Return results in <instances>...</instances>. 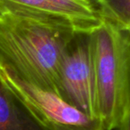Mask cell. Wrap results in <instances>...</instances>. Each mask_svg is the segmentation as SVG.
Instances as JSON below:
<instances>
[{"mask_svg": "<svg viewBox=\"0 0 130 130\" xmlns=\"http://www.w3.org/2000/svg\"><path fill=\"white\" fill-rule=\"evenodd\" d=\"M79 31L67 21L44 13H0V67L23 81L59 95L61 56Z\"/></svg>", "mask_w": 130, "mask_h": 130, "instance_id": "cell-1", "label": "cell"}, {"mask_svg": "<svg viewBox=\"0 0 130 130\" xmlns=\"http://www.w3.org/2000/svg\"><path fill=\"white\" fill-rule=\"evenodd\" d=\"M93 36L99 119L118 130L130 104V34L103 20Z\"/></svg>", "mask_w": 130, "mask_h": 130, "instance_id": "cell-2", "label": "cell"}, {"mask_svg": "<svg viewBox=\"0 0 130 130\" xmlns=\"http://www.w3.org/2000/svg\"><path fill=\"white\" fill-rule=\"evenodd\" d=\"M93 32H77L66 46L60 62L58 89L61 99L99 119Z\"/></svg>", "mask_w": 130, "mask_h": 130, "instance_id": "cell-3", "label": "cell"}, {"mask_svg": "<svg viewBox=\"0 0 130 130\" xmlns=\"http://www.w3.org/2000/svg\"><path fill=\"white\" fill-rule=\"evenodd\" d=\"M0 75L51 130H105L100 119L87 116L55 93L23 81L1 67Z\"/></svg>", "mask_w": 130, "mask_h": 130, "instance_id": "cell-4", "label": "cell"}, {"mask_svg": "<svg viewBox=\"0 0 130 130\" xmlns=\"http://www.w3.org/2000/svg\"><path fill=\"white\" fill-rule=\"evenodd\" d=\"M11 11L51 15L87 32L95 30L103 21L94 0H0V13Z\"/></svg>", "mask_w": 130, "mask_h": 130, "instance_id": "cell-5", "label": "cell"}, {"mask_svg": "<svg viewBox=\"0 0 130 130\" xmlns=\"http://www.w3.org/2000/svg\"><path fill=\"white\" fill-rule=\"evenodd\" d=\"M0 130H51L0 75Z\"/></svg>", "mask_w": 130, "mask_h": 130, "instance_id": "cell-6", "label": "cell"}, {"mask_svg": "<svg viewBox=\"0 0 130 130\" xmlns=\"http://www.w3.org/2000/svg\"><path fill=\"white\" fill-rule=\"evenodd\" d=\"M103 20L110 21L130 34V0H94Z\"/></svg>", "mask_w": 130, "mask_h": 130, "instance_id": "cell-7", "label": "cell"}, {"mask_svg": "<svg viewBox=\"0 0 130 130\" xmlns=\"http://www.w3.org/2000/svg\"><path fill=\"white\" fill-rule=\"evenodd\" d=\"M118 130H130V104L128 107L127 112H126V116H125L124 119L121 122Z\"/></svg>", "mask_w": 130, "mask_h": 130, "instance_id": "cell-8", "label": "cell"}]
</instances>
